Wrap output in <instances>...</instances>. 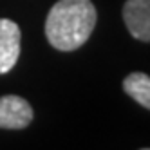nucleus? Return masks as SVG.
<instances>
[{
  "label": "nucleus",
  "mask_w": 150,
  "mask_h": 150,
  "mask_svg": "<svg viewBox=\"0 0 150 150\" xmlns=\"http://www.w3.org/2000/svg\"><path fill=\"white\" fill-rule=\"evenodd\" d=\"M141 150H150V148H141Z\"/></svg>",
  "instance_id": "nucleus-6"
},
{
  "label": "nucleus",
  "mask_w": 150,
  "mask_h": 150,
  "mask_svg": "<svg viewBox=\"0 0 150 150\" xmlns=\"http://www.w3.org/2000/svg\"><path fill=\"white\" fill-rule=\"evenodd\" d=\"M20 56V27L7 18H0V74L9 72Z\"/></svg>",
  "instance_id": "nucleus-4"
},
{
  "label": "nucleus",
  "mask_w": 150,
  "mask_h": 150,
  "mask_svg": "<svg viewBox=\"0 0 150 150\" xmlns=\"http://www.w3.org/2000/svg\"><path fill=\"white\" fill-rule=\"evenodd\" d=\"M33 107L24 98L9 94L0 98V128L20 130L33 121Z\"/></svg>",
  "instance_id": "nucleus-2"
},
{
  "label": "nucleus",
  "mask_w": 150,
  "mask_h": 150,
  "mask_svg": "<svg viewBox=\"0 0 150 150\" xmlns=\"http://www.w3.org/2000/svg\"><path fill=\"white\" fill-rule=\"evenodd\" d=\"M123 91L141 107L150 109V76L145 72H132L123 81Z\"/></svg>",
  "instance_id": "nucleus-5"
},
{
  "label": "nucleus",
  "mask_w": 150,
  "mask_h": 150,
  "mask_svg": "<svg viewBox=\"0 0 150 150\" xmlns=\"http://www.w3.org/2000/svg\"><path fill=\"white\" fill-rule=\"evenodd\" d=\"M123 20L136 40L150 42V0H127Z\"/></svg>",
  "instance_id": "nucleus-3"
},
{
  "label": "nucleus",
  "mask_w": 150,
  "mask_h": 150,
  "mask_svg": "<svg viewBox=\"0 0 150 150\" xmlns=\"http://www.w3.org/2000/svg\"><path fill=\"white\" fill-rule=\"evenodd\" d=\"M96 18L91 0H58L45 18V36L58 51H76L91 38Z\"/></svg>",
  "instance_id": "nucleus-1"
}]
</instances>
